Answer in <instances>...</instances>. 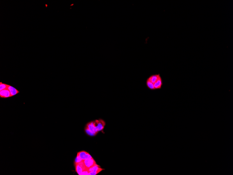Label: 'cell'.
I'll return each instance as SVG.
<instances>
[{
	"label": "cell",
	"instance_id": "obj_10",
	"mask_svg": "<svg viewBox=\"0 0 233 175\" xmlns=\"http://www.w3.org/2000/svg\"><path fill=\"white\" fill-rule=\"evenodd\" d=\"M146 85L148 88H149L150 90H155L154 87V84H153V83H151V82L150 81L148 80L147 79L146 81Z\"/></svg>",
	"mask_w": 233,
	"mask_h": 175
},
{
	"label": "cell",
	"instance_id": "obj_13",
	"mask_svg": "<svg viewBox=\"0 0 233 175\" xmlns=\"http://www.w3.org/2000/svg\"><path fill=\"white\" fill-rule=\"evenodd\" d=\"M85 131L86 133H87L88 135L90 136H93L95 135L94 133L92 132L88 129V128H87L86 127V128H85Z\"/></svg>",
	"mask_w": 233,
	"mask_h": 175
},
{
	"label": "cell",
	"instance_id": "obj_14",
	"mask_svg": "<svg viewBox=\"0 0 233 175\" xmlns=\"http://www.w3.org/2000/svg\"><path fill=\"white\" fill-rule=\"evenodd\" d=\"M83 160L82 159H81L80 157L79 156L77 155V156L76 157L75 159V164L79 163H80V162L83 161Z\"/></svg>",
	"mask_w": 233,
	"mask_h": 175
},
{
	"label": "cell",
	"instance_id": "obj_8",
	"mask_svg": "<svg viewBox=\"0 0 233 175\" xmlns=\"http://www.w3.org/2000/svg\"><path fill=\"white\" fill-rule=\"evenodd\" d=\"M104 170V169L100 168V166L99 165H97V164H96L94 166L88 169L89 172H97L100 173L101 171Z\"/></svg>",
	"mask_w": 233,
	"mask_h": 175
},
{
	"label": "cell",
	"instance_id": "obj_7",
	"mask_svg": "<svg viewBox=\"0 0 233 175\" xmlns=\"http://www.w3.org/2000/svg\"><path fill=\"white\" fill-rule=\"evenodd\" d=\"M8 89L10 92L12 97L14 96H16V95H17V94L20 93V92L16 88L9 85Z\"/></svg>",
	"mask_w": 233,
	"mask_h": 175
},
{
	"label": "cell",
	"instance_id": "obj_11",
	"mask_svg": "<svg viewBox=\"0 0 233 175\" xmlns=\"http://www.w3.org/2000/svg\"><path fill=\"white\" fill-rule=\"evenodd\" d=\"M8 85L3 83L2 82H0V91L4 89H8Z\"/></svg>",
	"mask_w": 233,
	"mask_h": 175
},
{
	"label": "cell",
	"instance_id": "obj_6",
	"mask_svg": "<svg viewBox=\"0 0 233 175\" xmlns=\"http://www.w3.org/2000/svg\"><path fill=\"white\" fill-rule=\"evenodd\" d=\"M160 77H161V76L159 74L153 75L147 78V80L150 81L151 82L154 84L157 81Z\"/></svg>",
	"mask_w": 233,
	"mask_h": 175
},
{
	"label": "cell",
	"instance_id": "obj_3",
	"mask_svg": "<svg viewBox=\"0 0 233 175\" xmlns=\"http://www.w3.org/2000/svg\"><path fill=\"white\" fill-rule=\"evenodd\" d=\"M77 156H79L80 158L83 160L86 159H90L92 158L89 153L85 151H81L78 152Z\"/></svg>",
	"mask_w": 233,
	"mask_h": 175
},
{
	"label": "cell",
	"instance_id": "obj_1",
	"mask_svg": "<svg viewBox=\"0 0 233 175\" xmlns=\"http://www.w3.org/2000/svg\"><path fill=\"white\" fill-rule=\"evenodd\" d=\"M93 122V125L98 131L103 130L104 129L106 123L103 120L99 119L96 120Z\"/></svg>",
	"mask_w": 233,
	"mask_h": 175
},
{
	"label": "cell",
	"instance_id": "obj_9",
	"mask_svg": "<svg viewBox=\"0 0 233 175\" xmlns=\"http://www.w3.org/2000/svg\"><path fill=\"white\" fill-rule=\"evenodd\" d=\"M75 168L76 172H77L78 175H81L82 172L83 171V170L80 165L79 164H75Z\"/></svg>",
	"mask_w": 233,
	"mask_h": 175
},
{
	"label": "cell",
	"instance_id": "obj_5",
	"mask_svg": "<svg viewBox=\"0 0 233 175\" xmlns=\"http://www.w3.org/2000/svg\"><path fill=\"white\" fill-rule=\"evenodd\" d=\"M155 90L161 89L162 88V86L163 85L162 79L161 77H160L157 81L154 84Z\"/></svg>",
	"mask_w": 233,
	"mask_h": 175
},
{
	"label": "cell",
	"instance_id": "obj_4",
	"mask_svg": "<svg viewBox=\"0 0 233 175\" xmlns=\"http://www.w3.org/2000/svg\"><path fill=\"white\" fill-rule=\"evenodd\" d=\"M12 97L10 92L8 89H4L0 91V97L2 98H7Z\"/></svg>",
	"mask_w": 233,
	"mask_h": 175
},
{
	"label": "cell",
	"instance_id": "obj_15",
	"mask_svg": "<svg viewBox=\"0 0 233 175\" xmlns=\"http://www.w3.org/2000/svg\"><path fill=\"white\" fill-rule=\"evenodd\" d=\"M89 173V171L88 170H84L82 172L81 175H88V173Z\"/></svg>",
	"mask_w": 233,
	"mask_h": 175
},
{
	"label": "cell",
	"instance_id": "obj_2",
	"mask_svg": "<svg viewBox=\"0 0 233 175\" xmlns=\"http://www.w3.org/2000/svg\"><path fill=\"white\" fill-rule=\"evenodd\" d=\"M83 161L85 166L88 170L90 168L96 164V162L93 158L90 159H86L83 160Z\"/></svg>",
	"mask_w": 233,
	"mask_h": 175
},
{
	"label": "cell",
	"instance_id": "obj_12",
	"mask_svg": "<svg viewBox=\"0 0 233 175\" xmlns=\"http://www.w3.org/2000/svg\"><path fill=\"white\" fill-rule=\"evenodd\" d=\"M86 127L87 128H88V129L90 130L93 133L95 134V135H96L97 134V132H96L95 131H94V129L92 128V127L91 124V123L90 122L88 123L86 125Z\"/></svg>",
	"mask_w": 233,
	"mask_h": 175
}]
</instances>
